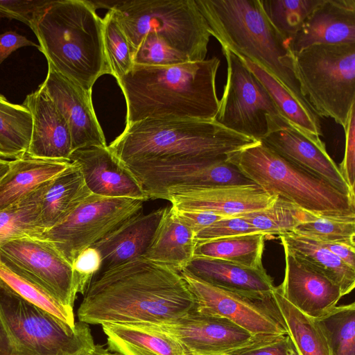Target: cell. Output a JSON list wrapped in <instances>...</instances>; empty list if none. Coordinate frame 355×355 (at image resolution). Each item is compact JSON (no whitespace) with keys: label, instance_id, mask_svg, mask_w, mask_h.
Listing matches in <instances>:
<instances>
[{"label":"cell","instance_id":"1","mask_svg":"<svg viewBox=\"0 0 355 355\" xmlns=\"http://www.w3.org/2000/svg\"><path fill=\"white\" fill-rule=\"evenodd\" d=\"M83 295L77 315L87 324L166 323L195 308L180 272L144 257L98 273Z\"/></svg>","mask_w":355,"mask_h":355},{"label":"cell","instance_id":"2","mask_svg":"<svg viewBox=\"0 0 355 355\" xmlns=\"http://www.w3.org/2000/svg\"><path fill=\"white\" fill-rule=\"evenodd\" d=\"M216 57L172 66L134 64L117 83L126 102V125L148 119H216Z\"/></svg>","mask_w":355,"mask_h":355},{"label":"cell","instance_id":"3","mask_svg":"<svg viewBox=\"0 0 355 355\" xmlns=\"http://www.w3.org/2000/svg\"><path fill=\"white\" fill-rule=\"evenodd\" d=\"M92 1L49 0L31 28L48 64L74 83L92 91L112 71L103 46V21Z\"/></svg>","mask_w":355,"mask_h":355},{"label":"cell","instance_id":"4","mask_svg":"<svg viewBox=\"0 0 355 355\" xmlns=\"http://www.w3.org/2000/svg\"><path fill=\"white\" fill-rule=\"evenodd\" d=\"M211 36L238 56L257 63L306 110L314 112L296 79L288 40L272 24L260 0H196Z\"/></svg>","mask_w":355,"mask_h":355},{"label":"cell","instance_id":"5","mask_svg":"<svg viewBox=\"0 0 355 355\" xmlns=\"http://www.w3.org/2000/svg\"><path fill=\"white\" fill-rule=\"evenodd\" d=\"M257 141L216 119H148L125 125L107 147L123 163L226 157Z\"/></svg>","mask_w":355,"mask_h":355},{"label":"cell","instance_id":"6","mask_svg":"<svg viewBox=\"0 0 355 355\" xmlns=\"http://www.w3.org/2000/svg\"><path fill=\"white\" fill-rule=\"evenodd\" d=\"M227 160L249 180L310 213L355 216V197L286 159L261 141L230 154Z\"/></svg>","mask_w":355,"mask_h":355},{"label":"cell","instance_id":"7","mask_svg":"<svg viewBox=\"0 0 355 355\" xmlns=\"http://www.w3.org/2000/svg\"><path fill=\"white\" fill-rule=\"evenodd\" d=\"M109 10L132 53L148 33H155L190 62L205 60L211 35L196 0L114 1Z\"/></svg>","mask_w":355,"mask_h":355},{"label":"cell","instance_id":"8","mask_svg":"<svg viewBox=\"0 0 355 355\" xmlns=\"http://www.w3.org/2000/svg\"><path fill=\"white\" fill-rule=\"evenodd\" d=\"M302 96L318 117L345 128L355 107V43L320 44L293 53Z\"/></svg>","mask_w":355,"mask_h":355},{"label":"cell","instance_id":"9","mask_svg":"<svg viewBox=\"0 0 355 355\" xmlns=\"http://www.w3.org/2000/svg\"><path fill=\"white\" fill-rule=\"evenodd\" d=\"M0 320L15 355H90L96 345L87 324L71 327L1 286Z\"/></svg>","mask_w":355,"mask_h":355},{"label":"cell","instance_id":"10","mask_svg":"<svg viewBox=\"0 0 355 355\" xmlns=\"http://www.w3.org/2000/svg\"><path fill=\"white\" fill-rule=\"evenodd\" d=\"M192 293L194 311L225 318L253 335L288 334L283 316L271 293H250L220 288L180 271Z\"/></svg>","mask_w":355,"mask_h":355},{"label":"cell","instance_id":"11","mask_svg":"<svg viewBox=\"0 0 355 355\" xmlns=\"http://www.w3.org/2000/svg\"><path fill=\"white\" fill-rule=\"evenodd\" d=\"M227 78L216 120L224 127L259 141L270 119L281 116L264 86L242 60L222 48Z\"/></svg>","mask_w":355,"mask_h":355},{"label":"cell","instance_id":"12","mask_svg":"<svg viewBox=\"0 0 355 355\" xmlns=\"http://www.w3.org/2000/svg\"><path fill=\"white\" fill-rule=\"evenodd\" d=\"M144 200L90 195L69 216L44 232L71 265L76 257L118 225L142 212Z\"/></svg>","mask_w":355,"mask_h":355},{"label":"cell","instance_id":"13","mask_svg":"<svg viewBox=\"0 0 355 355\" xmlns=\"http://www.w3.org/2000/svg\"><path fill=\"white\" fill-rule=\"evenodd\" d=\"M227 157L121 163L137 179L148 199H163L165 191L173 187L254 184Z\"/></svg>","mask_w":355,"mask_h":355},{"label":"cell","instance_id":"14","mask_svg":"<svg viewBox=\"0 0 355 355\" xmlns=\"http://www.w3.org/2000/svg\"><path fill=\"white\" fill-rule=\"evenodd\" d=\"M0 261L73 311L78 291L72 266L51 242L35 236L10 241L0 247Z\"/></svg>","mask_w":355,"mask_h":355},{"label":"cell","instance_id":"15","mask_svg":"<svg viewBox=\"0 0 355 355\" xmlns=\"http://www.w3.org/2000/svg\"><path fill=\"white\" fill-rule=\"evenodd\" d=\"M130 324L166 334L191 355H230L258 336L225 318L202 314L194 310L169 322Z\"/></svg>","mask_w":355,"mask_h":355},{"label":"cell","instance_id":"16","mask_svg":"<svg viewBox=\"0 0 355 355\" xmlns=\"http://www.w3.org/2000/svg\"><path fill=\"white\" fill-rule=\"evenodd\" d=\"M277 196L255 184L168 188L163 199L175 210L209 211L226 217L270 207Z\"/></svg>","mask_w":355,"mask_h":355},{"label":"cell","instance_id":"17","mask_svg":"<svg viewBox=\"0 0 355 355\" xmlns=\"http://www.w3.org/2000/svg\"><path fill=\"white\" fill-rule=\"evenodd\" d=\"M262 143L286 159L326 180L338 190L355 197L338 166L326 150L324 143L308 137L282 116L271 119Z\"/></svg>","mask_w":355,"mask_h":355},{"label":"cell","instance_id":"18","mask_svg":"<svg viewBox=\"0 0 355 355\" xmlns=\"http://www.w3.org/2000/svg\"><path fill=\"white\" fill-rule=\"evenodd\" d=\"M40 85L69 125L72 152L85 147L107 146L93 107L92 91L74 83L49 64L46 77Z\"/></svg>","mask_w":355,"mask_h":355},{"label":"cell","instance_id":"19","mask_svg":"<svg viewBox=\"0 0 355 355\" xmlns=\"http://www.w3.org/2000/svg\"><path fill=\"white\" fill-rule=\"evenodd\" d=\"M284 250V278L277 287L281 295L296 309L313 318L329 312L343 297L339 286L287 249Z\"/></svg>","mask_w":355,"mask_h":355},{"label":"cell","instance_id":"20","mask_svg":"<svg viewBox=\"0 0 355 355\" xmlns=\"http://www.w3.org/2000/svg\"><path fill=\"white\" fill-rule=\"evenodd\" d=\"M69 160L79 167L93 194L149 200L137 179L107 146L77 149L71 153Z\"/></svg>","mask_w":355,"mask_h":355},{"label":"cell","instance_id":"21","mask_svg":"<svg viewBox=\"0 0 355 355\" xmlns=\"http://www.w3.org/2000/svg\"><path fill=\"white\" fill-rule=\"evenodd\" d=\"M23 105L33 119L26 154L36 158L69 160L72 144L69 125L42 87L27 95Z\"/></svg>","mask_w":355,"mask_h":355},{"label":"cell","instance_id":"22","mask_svg":"<svg viewBox=\"0 0 355 355\" xmlns=\"http://www.w3.org/2000/svg\"><path fill=\"white\" fill-rule=\"evenodd\" d=\"M355 43V0H322L290 40L293 53L314 44Z\"/></svg>","mask_w":355,"mask_h":355},{"label":"cell","instance_id":"23","mask_svg":"<svg viewBox=\"0 0 355 355\" xmlns=\"http://www.w3.org/2000/svg\"><path fill=\"white\" fill-rule=\"evenodd\" d=\"M165 209L159 208L147 214L139 213L118 225L92 245L97 250L102 259L101 268L98 273L143 257L153 240Z\"/></svg>","mask_w":355,"mask_h":355},{"label":"cell","instance_id":"24","mask_svg":"<svg viewBox=\"0 0 355 355\" xmlns=\"http://www.w3.org/2000/svg\"><path fill=\"white\" fill-rule=\"evenodd\" d=\"M211 285L250 293H271L275 286L264 268L256 269L229 261L193 257L183 268Z\"/></svg>","mask_w":355,"mask_h":355},{"label":"cell","instance_id":"25","mask_svg":"<svg viewBox=\"0 0 355 355\" xmlns=\"http://www.w3.org/2000/svg\"><path fill=\"white\" fill-rule=\"evenodd\" d=\"M71 164L68 159H42L26 154L9 162L0 180V210L30 194Z\"/></svg>","mask_w":355,"mask_h":355},{"label":"cell","instance_id":"26","mask_svg":"<svg viewBox=\"0 0 355 355\" xmlns=\"http://www.w3.org/2000/svg\"><path fill=\"white\" fill-rule=\"evenodd\" d=\"M92 194L79 167L71 162L46 184L40 214L44 231L64 220Z\"/></svg>","mask_w":355,"mask_h":355},{"label":"cell","instance_id":"27","mask_svg":"<svg viewBox=\"0 0 355 355\" xmlns=\"http://www.w3.org/2000/svg\"><path fill=\"white\" fill-rule=\"evenodd\" d=\"M195 234L178 217L175 210L166 207L144 258L170 266L178 271L193 257Z\"/></svg>","mask_w":355,"mask_h":355},{"label":"cell","instance_id":"28","mask_svg":"<svg viewBox=\"0 0 355 355\" xmlns=\"http://www.w3.org/2000/svg\"><path fill=\"white\" fill-rule=\"evenodd\" d=\"M110 352L121 355H191L162 332L130 324H103Z\"/></svg>","mask_w":355,"mask_h":355},{"label":"cell","instance_id":"29","mask_svg":"<svg viewBox=\"0 0 355 355\" xmlns=\"http://www.w3.org/2000/svg\"><path fill=\"white\" fill-rule=\"evenodd\" d=\"M278 236L284 248L338 285L342 296L354 288L355 269L315 241L294 232Z\"/></svg>","mask_w":355,"mask_h":355},{"label":"cell","instance_id":"30","mask_svg":"<svg viewBox=\"0 0 355 355\" xmlns=\"http://www.w3.org/2000/svg\"><path fill=\"white\" fill-rule=\"evenodd\" d=\"M238 57L264 86L281 116L308 137L321 141L322 133L318 115L303 107L284 85L261 66L248 58Z\"/></svg>","mask_w":355,"mask_h":355},{"label":"cell","instance_id":"31","mask_svg":"<svg viewBox=\"0 0 355 355\" xmlns=\"http://www.w3.org/2000/svg\"><path fill=\"white\" fill-rule=\"evenodd\" d=\"M266 234H249L197 243L193 257L220 259L256 269L264 268Z\"/></svg>","mask_w":355,"mask_h":355},{"label":"cell","instance_id":"32","mask_svg":"<svg viewBox=\"0 0 355 355\" xmlns=\"http://www.w3.org/2000/svg\"><path fill=\"white\" fill-rule=\"evenodd\" d=\"M48 182L0 210V247L20 238L42 237L41 201Z\"/></svg>","mask_w":355,"mask_h":355},{"label":"cell","instance_id":"33","mask_svg":"<svg viewBox=\"0 0 355 355\" xmlns=\"http://www.w3.org/2000/svg\"><path fill=\"white\" fill-rule=\"evenodd\" d=\"M33 129L32 115L22 105L9 102L0 94V157L15 159L28 148Z\"/></svg>","mask_w":355,"mask_h":355},{"label":"cell","instance_id":"34","mask_svg":"<svg viewBox=\"0 0 355 355\" xmlns=\"http://www.w3.org/2000/svg\"><path fill=\"white\" fill-rule=\"evenodd\" d=\"M272 295L286 323L288 335L299 355H329L327 342L315 319L293 306L277 287Z\"/></svg>","mask_w":355,"mask_h":355},{"label":"cell","instance_id":"35","mask_svg":"<svg viewBox=\"0 0 355 355\" xmlns=\"http://www.w3.org/2000/svg\"><path fill=\"white\" fill-rule=\"evenodd\" d=\"M329 355H355V303L336 306L316 318Z\"/></svg>","mask_w":355,"mask_h":355},{"label":"cell","instance_id":"36","mask_svg":"<svg viewBox=\"0 0 355 355\" xmlns=\"http://www.w3.org/2000/svg\"><path fill=\"white\" fill-rule=\"evenodd\" d=\"M0 286L41 308L69 326H76L73 311L66 308L40 286L11 271L1 261Z\"/></svg>","mask_w":355,"mask_h":355},{"label":"cell","instance_id":"37","mask_svg":"<svg viewBox=\"0 0 355 355\" xmlns=\"http://www.w3.org/2000/svg\"><path fill=\"white\" fill-rule=\"evenodd\" d=\"M306 211L279 197L268 207L237 215L267 235L292 232L306 217Z\"/></svg>","mask_w":355,"mask_h":355},{"label":"cell","instance_id":"38","mask_svg":"<svg viewBox=\"0 0 355 355\" xmlns=\"http://www.w3.org/2000/svg\"><path fill=\"white\" fill-rule=\"evenodd\" d=\"M292 232L317 241L355 246V216H326L306 211L305 219Z\"/></svg>","mask_w":355,"mask_h":355},{"label":"cell","instance_id":"39","mask_svg":"<svg viewBox=\"0 0 355 355\" xmlns=\"http://www.w3.org/2000/svg\"><path fill=\"white\" fill-rule=\"evenodd\" d=\"M260 1L268 19L289 42L322 0Z\"/></svg>","mask_w":355,"mask_h":355},{"label":"cell","instance_id":"40","mask_svg":"<svg viewBox=\"0 0 355 355\" xmlns=\"http://www.w3.org/2000/svg\"><path fill=\"white\" fill-rule=\"evenodd\" d=\"M103 46L110 68L117 83L133 67L128 40L111 11L103 19Z\"/></svg>","mask_w":355,"mask_h":355},{"label":"cell","instance_id":"41","mask_svg":"<svg viewBox=\"0 0 355 355\" xmlns=\"http://www.w3.org/2000/svg\"><path fill=\"white\" fill-rule=\"evenodd\" d=\"M134 64L149 67L172 66L190 62L155 33H148L132 53Z\"/></svg>","mask_w":355,"mask_h":355},{"label":"cell","instance_id":"42","mask_svg":"<svg viewBox=\"0 0 355 355\" xmlns=\"http://www.w3.org/2000/svg\"><path fill=\"white\" fill-rule=\"evenodd\" d=\"M230 355H299L288 334L258 335Z\"/></svg>","mask_w":355,"mask_h":355},{"label":"cell","instance_id":"43","mask_svg":"<svg viewBox=\"0 0 355 355\" xmlns=\"http://www.w3.org/2000/svg\"><path fill=\"white\" fill-rule=\"evenodd\" d=\"M261 233L244 218L235 216L220 219L195 235L196 243L225 237ZM263 234V233H262Z\"/></svg>","mask_w":355,"mask_h":355},{"label":"cell","instance_id":"44","mask_svg":"<svg viewBox=\"0 0 355 355\" xmlns=\"http://www.w3.org/2000/svg\"><path fill=\"white\" fill-rule=\"evenodd\" d=\"M99 252L93 247L83 250L71 263L78 293L84 294L88 285L101 268Z\"/></svg>","mask_w":355,"mask_h":355},{"label":"cell","instance_id":"45","mask_svg":"<svg viewBox=\"0 0 355 355\" xmlns=\"http://www.w3.org/2000/svg\"><path fill=\"white\" fill-rule=\"evenodd\" d=\"M49 0H0V17L19 20L30 28L37 12Z\"/></svg>","mask_w":355,"mask_h":355},{"label":"cell","instance_id":"46","mask_svg":"<svg viewBox=\"0 0 355 355\" xmlns=\"http://www.w3.org/2000/svg\"><path fill=\"white\" fill-rule=\"evenodd\" d=\"M345 133V150L338 168L345 181L354 192L355 186V107L352 109Z\"/></svg>","mask_w":355,"mask_h":355},{"label":"cell","instance_id":"47","mask_svg":"<svg viewBox=\"0 0 355 355\" xmlns=\"http://www.w3.org/2000/svg\"><path fill=\"white\" fill-rule=\"evenodd\" d=\"M174 210L178 218L187 226L195 235L202 230L212 225L214 223L224 218H227L225 216L209 211Z\"/></svg>","mask_w":355,"mask_h":355},{"label":"cell","instance_id":"48","mask_svg":"<svg viewBox=\"0 0 355 355\" xmlns=\"http://www.w3.org/2000/svg\"><path fill=\"white\" fill-rule=\"evenodd\" d=\"M39 45L19 35L15 31H7L0 35V64H1L12 52L24 46Z\"/></svg>","mask_w":355,"mask_h":355},{"label":"cell","instance_id":"49","mask_svg":"<svg viewBox=\"0 0 355 355\" xmlns=\"http://www.w3.org/2000/svg\"><path fill=\"white\" fill-rule=\"evenodd\" d=\"M315 241L355 269V246L340 243Z\"/></svg>","mask_w":355,"mask_h":355},{"label":"cell","instance_id":"50","mask_svg":"<svg viewBox=\"0 0 355 355\" xmlns=\"http://www.w3.org/2000/svg\"><path fill=\"white\" fill-rule=\"evenodd\" d=\"M0 355H15L6 331L0 320Z\"/></svg>","mask_w":355,"mask_h":355},{"label":"cell","instance_id":"51","mask_svg":"<svg viewBox=\"0 0 355 355\" xmlns=\"http://www.w3.org/2000/svg\"><path fill=\"white\" fill-rule=\"evenodd\" d=\"M9 162L10 161L0 157V180L9 169Z\"/></svg>","mask_w":355,"mask_h":355},{"label":"cell","instance_id":"52","mask_svg":"<svg viewBox=\"0 0 355 355\" xmlns=\"http://www.w3.org/2000/svg\"><path fill=\"white\" fill-rule=\"evenodd\" d=\"M108 349H105L100 345H96L92 355H107Z\"/></svg>","mask_w":355,"mask_h":355},{"label":"cell","instance_id":"53","mask_svg":"<svg viewBox=\"0 0 355 355\" xmlns=\"http://www.w3.org/2000/svg\"><path fill=\"white\" fill-rule=\"evenodd\" d=\"M107 355H121V354H119L118 353H115V352H112L108 350L107 351Z\"/></svg>","mask_w":355,"mask_h":355},{"label":"cell","instance_id":"54","mask_svg":"<svg viewBox=\"0 0 355 355\" xmlns=\"http://www.w3.org/2000/svg\"><path fill=\"white\" fill-rule=\"evenodd\" d=\"M90 355H92V353H91V354H90Z\"/></svg>","mask_w":355,"mask_h":355}]
</instances>
